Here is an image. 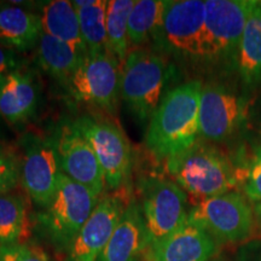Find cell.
<instances>
[{
	"label": "cell",
	"mask_w": 261,
	"mask_h": 261,
	"mask_svg": "<svg viewBox=\"0 0 261 261\" xmlns=\"http://www.w3.org/2000/svg\"><path fill=\"white\" fill-rule=\"evenodd\" d=\"M200 80H190L166 92L149 120L145 144L161 159H169L200 140L198 109L202 91Z\"/></svg>",
	"instance_id": "1"
},
{
	"label": "cell",
	"mask_w": 261,
	"mask_h": 261,
	"mask_svg": "<svg viewBox=\"0 0 261 261\" xmlns=\"http://www.w3.org/2000/svg\"><path fill=\"white\" fill-rule=\"evenodd\" d=\"M166 169L196 202L231 192L240 181V172L232 161L203 140L166 160Z\"/></svg>",
	"instance_id": "2"
},
{
	"label": "cell",
	"mask_w": 261,
	"mask_h": 261,
	"mask_svg": "<svg viewBox=\"0 0 261 261\" xmlns=\"http://www.w3.org/2000/svg\"><path fill=\"white\" fill-rule=\"evenodd\" d=\"M171 65L163 55L146 47L132 48L121 67L120 93L140 121L154 115L165 97Z\"/></svg>",
	"instance_id": "3"
},
{
	"label": "cell",
	"mask_w": 261,
	"mask_h": 261,
	"mask_svg": "<svg viewBox=\"0 0 261 261\" xmlns=\"http://www.w3.org/2000/svg\"><path fill=\"white\" fill-rule=\"evenodd\" d=\"M98 202L99 197L90 189L61 172L56 194L39 217L45 233L57 249L68 250Z\"/></svg>",
	"instance_id": "4"
},
{
	"label": "cell",
	"mask_w": 261,
	"mask_h": 261,
	"mask_svg": "<svg viewBox=\"0 0 261 261\" xmlns=\"http://www.w3.org/2000/svg\"><path fill=\"white\" fill-rule=\"evenodd\" d=\"M250 2H205V42L203 62L221 69L236 70L237 52Z\"/></svg>",
	"instance_id": "5"
},
{
	"label": "cell",
	"mask_w": 261,
	"mask_h": 261,
	"mask_svg": "<svg viewBox=\"0 0 261 261\" xmlns=\"http://www.w3.org/2000/svg\"><path fill=\"white\" fill-rule=\"evenodd\" d=\"M188 221L221 243L244 242L254 228L249 201L236 191L195 202L189 211Z\"/></svg>",
	"instance_id": "6"
},
{
	"label": "cell",
	"mask_w": 261,
	"mask_h": 261,
	"mask_svg": "<svg viewBox=\"0 0 261 261\" xmlns=\"http://www.w3.org/2000/svg\"><path fill=\"white\" fill-rule=\"evenodd\" d=\"M156 42L169 54L189 61H202L205 42V2H167Z\"/></svg>",
	"instance_id": "7"
},
{
	"label": "cell",
	"mask_w": 261,
	"mask_h": 261,
	"mask_svg": "<svg viewBox=\"0 0 261 261\" xmlns=\"http://www.w3.org/2000/svg\"><path fill=\"white\" fill-rule=\"evenodd\" d=\"M93 149L102 166L107 187L119 190L129 179L132 156L125 133L115 123L99 116L84 115L71 121Z\"/></svg>",
	"instance_id": "8"
},
{
	"label": "cell",
	"mask_w": 261,
	"mask_h": 261,
	"mask_svg": "<svg viewBox=\"0 0 261 261\" xmlns=\"http://www.w3.org/2000/svg\"><path fill=\"white\" fill-rule=\"evenodd\" d=\"M142 213L149 247L188 223V195L177 182L151 177L143 182Z\"/></svg>",
	"instance_id": "9"
},
{
	"label": "cell",
	"mask_w": 261,
	"mask_h": 261,
	"mask_svg": "<svg viewBox=\"0 0 261 261\" xmlns=\"http://www.w3.org/2000/svg\"><path fill=\"white\" fill-rule=\"evenodd\" d=\"M121 65L109 52L87 55L65 85L77 102L90 104L107 113L117 110Z\"/></svg>",
	"instance_id": "10"
},
{
	"label": "cell",
	"mask_w": 261,
	"mask_h": 261,
	"mask_svg": "<svg viewBox=\"0 0 261 261\" xmlns=\"http://www.w3.org/2000/svg\"><path fill=\"white\" fill-rule=\"evenodd\" d=\"M247 103L240 94L220 84L202 86L198 123L200 139L223 143L241 128L246 119Z\"/></svg>",
	"instance_id": "11"
},
{
	"label": "cell",
	"mask_w": 261,
	"mask_h": 261,
	"mask_svg": "<svg viewBox=\"0 0 261 261\" xmlns=\"http://www.w3.org/2000/svg\"><path fill=\"white\" fill-rule=\"evenodd\" d=\"M61 172L90 189L99 197L107 187L104 173L93 149L71 122H63L54 138Z\"/></svg>",
	"instance_id": "12"
},
{
	"label": "cell",
	"mask_w": 261,
	"mask_h": 261,
	"mask_svg": "<svg viewBox=\"0 0 261 261\" xmlns=\"http://www.w3.org/2000/svg\"><path fill=\"white\" fill-rule=\"evenodd\" d=\"M125 208L122 196L120 195H108L100 198L68 248V261H98Z\"/></svg>",
	"instance_id": "13"
},
{
	"label": "cell",
	"mask_w": 261,
	"mask_h": 261,
	"mask_svg": "<svg viewBox=\"0 0 261 261\" xmlns=\"http://www.w3.org/2000/svg\"><path fill=\"white\" fill-rule=\"evenodd\" d=\"M61 174L54 139L29 140L22 165V182L29 197L42 208L51 203Z\"/></svg>",
	"instance_id": "14"
},
{
	"label": "cell",
	"mask_w": 261,
	"mask_h": 261,
	"mask_svg": "<svg viewBox=\"0 0 261 261\" xmlns=\"http://www.w3.org/2000/svg\"><path fill=\"white\" fill-rule=\"evenodd\" d=\"M218 242L204 230L185 223L177 231L149 247L151 261H211Z\"/></svg>",
	"instance_id": "15"
},
{
	"label": "cell",
	"mask_w": 261,
	"mask_h": 261,
	"mask_svg": "<svg viewBox=\"0 0 261 261\" xmlns=\"http://www.w3.org/2000/svg\"><path fill=\"white\" fill-rule=\"evenodd\" d=\"M145 248H149V237L142 208L136 201H128L98 261H135Z\"/></svg>",
	"instance_id": "16"
},
{
	"label": "cell",
	"mask_w": 261,
	"mask_h": 261,
	"mask_svg": "<svg viewBox=\"0 0 261 261\" xmlns=\"http://www.w3.org/2000/svg\"><path fill=\"white\" fill-rule=\"evenodd\" d=\"M38 106V89L27 71L15 70L0 77V116L9 123L27 121Z\"/></svg>",
	"instance_id": "17"
},
{
	"label": "cell",
	"mask_w": 261,
	"mask_h": 261,
	"mask_svg": "<svg viewBox=\"0 0 261 261\" xmlns=\"http://www.w3.org/2000/svg\"><path fill=\"white\" fill-rule=\"evenodd\" d=\"M236 71L247 89L261 86V5L250 2L237 52Z\"/></svg>",
	"instance_id": "18"
},
{
	"label": "cell",
	"mask_w": 261,
	"mask_h": 261,
	"mask_svg": "<svg viewBox=\"0 0 261 261\" xmlns=\"http://www.w3.org/2000/svg\"><path fill=\"white\" fill-rule=\"evenodd\" d=\"M40 15L15 5L0 6V45L25 51L39 44L42 35Z\"/></svg>",
	"instance_id": "19"
},
{
	"label": "cell",
	"mask_w": 261,
	"mask_h": 261,
	"mask_svg": "<svg viewBox=\"0 0 261 261\" xmlns=\"http://www.w3.org/2000/svg\"><path fill=\"white\" fill-rule=\"evenodd\" d=\"M42 32L57 40L63 41L75 48L81 56H87V50L80 31L79 16L68 0H54L42 6L40 15Z\"/></svg>",
	"instance_id": "20"
},
{
	"label": "cell",
	"mask_w": 261,
	"mask_h": 261,
	"mask_svg": "<svg viewBox=\"0 0 261 261\" xmlns=\"http://www.w3.org/2000/svg\"><path fill=\"white\" fill-rule=\"evenodd\" d=\"M84 58L70 45L42 33L38 44L39 64L47 74L64 86L83 63Z\"/></svg>",
	"instance_id": "21"
},
{
	"label": "cell",
	"mask_w": 261,
	"mask_h": 261,
	"mask_svg": "<svg viewBox=\"0 0 261 261\" xmlns=\"http://www.w3.org/2000/svg\"><path fill=\"white\" fill-rule=\"evenodd\" d=\"M167 2L138 0L128 18V45L143 47L146 42L159 38L163 24Z\"/></svg>",
	"instance_id": "22"
},
{
	"label": "cell",
	"mask_w": 261,
	"mask_h": 261,
	"mask_svg": "<svg viewBox=\"0 0 261 261\" xmlns=\"http://www.w3.org/2000/svg\"><path fill=\"white\" fill-rule=\"evenodd\" d=\"M79 16L80 31L87 55L108 52L106 0H75L73 2Z\"/></svg>",
	"instance_id": "23"
},
{
	"label": "cell",
	"mask_w": 261,
	"mask_h": 261,
	"mask_svg": "<svg viewBox=\"0 0 261 261\" xmlns=\"http://www.w3.org/2000/svg\"><path fill=\"white\" fill-rule=\"evenodd\" d=\"M135 0H110L107 9L108 52L121 65L128 55V18Z\"/></svg>",
	"instance_id": "24"
},
{
	"label": "cell",
	"mask_w": 261,
	"mask_h": 261,
	"mask_svg": "<svg viewBox=\"0 0 261 261\" xmlns=\"http://www.w3.org/2000/svg\"><path fill=\"white\" fill-rule=\"evenodd\" d=\"M25 205L19 196L0 195V246L16 244L24 231Z\"/></svg>",
	"instance_id": "25"
},
{
	"label": "cell",
	"mask_w": 261,
	"mask_h": 261,
	"mask_svg": "<svg viewBox=\"0 0 261 261\" xmlns=\"http://www.w3.org/2000/svg\"><path fill=\"white\" fill-rule=\"evenodd\" d=\"M243 192L247 200L261 203V146L255 149L249 163L241 175Z\"/></svg>",
	"instance_id": "26"
},
{
	"label": "cell",
	"mask_w": 261,
	"mask_h": 261,
	"mask_svg": "<svg viewBox=\"0 0 261 261\" xmlns=\"http://www.w3.org/2000/svg\"><path fill=\"white\" fill-rule=\"evenodd\" d=\"M19 168L17 162L8 156H0V195L8 194L17 185Z\"/></svg>",
	"instance_id": "27"
},
{
	"label": "cell",
	"mask_w": 261,
	"mask_h": 261,
	"mask_svg": "<svg viewBox=\"0 0 261 261\" xmlns=\"http://www.w3.org/2000/svg\"><path fill=\"white\" fill-rule=\"evenodd\" d=\"M18 261H52L41 247L34 243L18 244Z\"/></svg>",
	"instance_id": "28"
},
{
	"label": "cell",
	"mask_w": 261,
	"mask_h": 261,
	"mask_svg": "<svg viewBox=\"0 0 261 261\" xmlns=\"http://www.w3.org/2000/svg\"><path fill=\"white\" fill-rule=\"evenodd\" d=\"M234 261H261V241H249L238 248Z\"/></svg>",
	"instance_id": "29"
},
{
	"label": "cell",
	"mask_w": 261,
	"mask_h": 261,
	"mask_svg": "<svg viewBox=\"0 0 261 261\" xmlns=\"http://www.w3.org/2000/svg\"><path fill=\"white\" fill-rule=\"evenodd\" d=\"M19 60L16 56L14 50H10L8 47H4L0 45V77L4 75L11 73V71L18 70Z\"/></svg>",
	"instance_id": "30"
},
{
	"label": "cell",
	"mask_w": 261,
	"mask_h": 261,
	"mask_svg": "<svg viewBox=\"0 0 261 261\" xmlns=\"http://www.w3.org/2000/svg\"><path fill=\"white\" fill-rule=\"evenodd\" d=\"M0 261H18V244H2Z\"/></svg>",
	"instance_id": "31"
},
{
	"label": "cell",
	"mask_w": 261,
	"mask_h": 261,
	"mask_svg": "<svg viewBox=\"0 0 261 261\" xmlns=\"http://www.w3.org/2000/svg\"><path fill=\"white\" fill-rule=\"evenodd\" d=\"M254 212H255V215H256L257 219L261 220V203L255 204V210H254Z\"/></svg>",
	"instance_id": "32"
},
{
	"label": "cell",
	"mask_w": 261,
	"mask_h": 261,
	"mask_svg": "<svg viewBox=\"0 0 261 261\" xmlns=\"http://www.w3.org/2000/svg\"><path fill=\"white\" fill-rule=\"evenodd\" d=\"M0 156H3V151H2V148H0Z\"/></svg>",
	"instance_id": "33"
},
{
	"label": "cell",
	"mask_w": 261,
	"mask_h": 261,
	"mask_svg": "<svg viewBox=\"0 0 261 261\" xmlns=\"http://www.w3.org/2000/svg\"><path fill=\"white\" fill-rule=\"evenodd\" d=\"M259 4H260V5H261V2H259Z\"/></svg>",
	"instance_id": "34"
},
{
	"label": "cell",
	"mask_w": 261,
	"mask_h": 261,
	"mask_svg": "<svg viewBox=\"0 0 261 261\" xmlns=\"http://www.w3.org/2000/svg\"><path fill=\"white\" fill-rule=\"evenodd\" d=\"M214 261H218V260H214Z\"/></svg>",
	"instance_id": "35"
}]
</instances>
